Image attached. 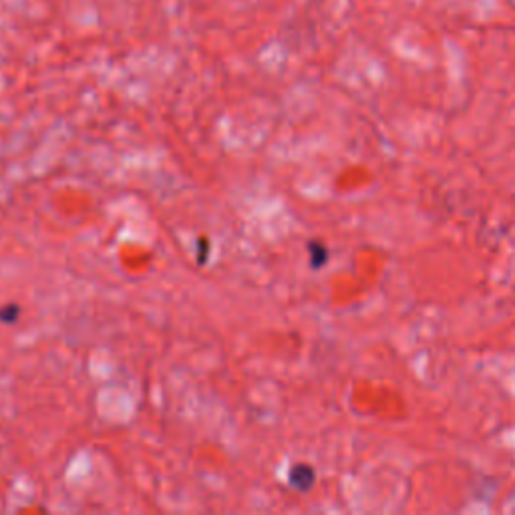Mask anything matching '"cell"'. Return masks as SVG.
Segmentation results:
<instances>
[{"label": "cell", "instance_id": "obj_1", "mask_svg": "<svg viewBox=\"0 0 515 515\" xmlns=\"http://www.w3.org/2000/svg\"><path fill=\"white\" fill-rule=\"evenodd\" d=\"M290 483L294 486L296 489H310V486L314 483V471L310 465H294L290 471Z\"/></svg>", "mask_w": 515, "mask_h": 515}, {"label": "cell", "instance_id": "obj_2", "mask_svg": "<svg viewBox=\"0 0 515 515\" xmlns=\"http://www.w3.org/2000/svg\"><path fill=\"white\" fill-rule=\"evenodd\" d=\"M19 317H20V309L17 304H6L4 309H0V322L11 325V322H17Z\"/></svg>", "mask_w": 515, "mask_h": 515}]
</instances>
